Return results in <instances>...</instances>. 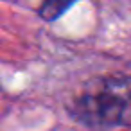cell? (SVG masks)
<instances>
[{
  "mask_svg": "<svg viewBox=\"0 0 131 131\" xmlns=\"http://www.w3.org/2000/svg\"><path fill=\"white\" fill-rule=\"evenodd\" d=\"M75 2L77 0H41L38 15L47 22H54V20L61 18Z\"/></svg>",
  "mask_w": 131,
  "mask_h": 131,
  "instance_id": "obj_2",
  "label": "cell"
},
{
  "mask_svg": "<svg viewBox=\"0 0 131 131\" xmlns=\"http://www.w3.org/2000/svg\"><path fill=\"white\" fill-rule=\"evenodd\" d=\"M67 111L88 129L131 127V75L108 74L90 79L68 101Z\"/></svg>",
  "mask_w": 131,
  "mask_h": 131,
  "instance_id": "obj_1",
  "label": "cell"
}]
</instances>
